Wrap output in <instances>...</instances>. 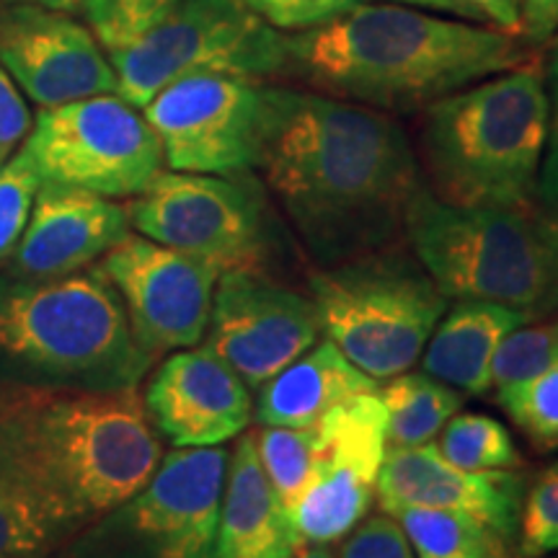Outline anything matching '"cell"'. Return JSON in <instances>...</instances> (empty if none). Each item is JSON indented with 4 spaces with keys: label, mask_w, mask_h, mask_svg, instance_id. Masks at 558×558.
Instances as JSON below:
<instances>
[{
    "label": "cell",
    "mask_w": 558,
    "mask_h": 558,
    "mask_svg": "<svg viewBox=\"0 0 558 558\" xmlns=\"http://www.w3.org/2000/svg\"><path fill=\"white\" fill-rule=\"evenodd\" d=\"M128 207L73 186L41 184L5 275L50 279L94 267L130 235Z\"/></svg>",
    "instance_id": "cell-18"
},
{
    "label": "cell",
    "mask_w": 558,
    "mask_h": 558,
    "mask_svg": "<svg viewBox=\"0 0 558 558\" xmlns=\"http://www.w3.org/2000/svg\"><path fill=\"white\" fill-rule=\"evenodd\" d=\"M388 414V448H418L439 437L445 424L463 407V393L422 373L390 378L380 390Z\"/></svg>",
    "instance_id": "cell-24"
},
{
    "label": "cell",
    "mask_w": 558,
    "mask_h": 558,
    "mask_svg": "<svg viewBox=\"0 0 558 558\" xmlns=\"http://www.w3.org/2000/svg\"><path fill=\"white\" fill-rule=\"evenodd\" d=\"M269 86L239 75L199 73L173 81L143 109L171 171H256L267 130Z\"/></svg>",
    "instance_id": "cell-12"
},
{
    "label": "cell",
    "mask_w": 558,
    "mask_h": 558,
    "mask_svg": "<svg viewBox=\"0 0 558 558\" xmlns=\"http://www.w3.org/2000/svg\"><path fill=\"white\" fill-rule=\"evenodd\" d=\"M535 222H538L543 241H546V246L550 251V259H554L556 292H558V213L546 205H535Z\"/></svg>",
    "instance_id": "cell-39"
},
{
    "label": "cell",
    "mask_w": 558,
    "mask_h": 558,
    "mask_svg": "<svg viewBox=\"0 0 558 558\" xmlns=\"http://www.w3.org/2000/svg\"><path fill=\"white\" fill-rule=\"evenodd\" d=\"M538 194L543 205L558 213V109H554V120H550L546 156H543L538 177Z\"/></svg>",
    "instance_id": "cell-38"
},
{
    "label": "cell",
    "mask_w": 558,
    "mask_h": 558,
    "mask_svg": "<svg viewBox=\"0 0 558 558\" xmlns=\"http://www.w3.org/2000/svg\"><path fill=\"white\" fill-rule=\"evenodd\" d=\"M143 403L173 448H218L254 422L251 388L207 344L177 349L160 362Z\"/></svg>",
    "instance_id": "cell-16"
},
{
    "label": "cell",
    "mask_w": 558,
    "mask_h": 558,
    "mask_svg": "<svg viewBox=\"0 0 558 558\" xmlns=\"http://www.w3.org/2000/svg\"><path fill=\"white\" fill-rule=\"evenodd\" d=\"M393 3L411 5V9H422L432 13H450V16L465 21H478L476 13H473L463 0H393Z\"/></svg>",
    "instance_id": "cell-40"
},
{
    "label": "cell",
    "mask_w": 558,
    "mask_h": 558,
    "mask_svg": "<svg viewBox=\"0 0 558 558\" xmlns=\"http://www.w3.org/2000/svg\"><path fill=\"white\" fill-rule=\"evenodd\" d=\"M0 442L75 535L140 492L163 460L137 388L0 386Z\"/></svg>",
    "instance_id": "cell-3"
},
{
    "label": "cell",
    "mask_w": 558,
    "mask_h": 558,
    "mask_svg": "<svg viewBox=\"0 0 558 558\" xmlns=\"http://www.w3.org/2000/svg\"><path fill=\"white\" fill-rule=\"evenodd\" d=\"M476 19H486L494 29L522 37L520 24V0H463Z\"/></svg>",
    "instance_id": "cell-37"
},
{
    "label": "cell",
    "mask_w": 558,
    "mask_h": 558,
    "mask_svg": "<svg viewBox=\"0 0 558 558\" xmlns=\"http://www.w3.org/2000/svg\"><path fill=\"white\" fill-rule=\"evenodd\" d=\"M41 184L107 199L137 197L163 171V148L137 107L117 94L41 109L24 140Z\"/></svg>",
    "instance_id": "cell-11"
},
{
    "label": "cell",
    "mask_w": 558,
    "mask_h": 558,
    "mask_svg": "<svg viewBox=\"0 0 558 558\" xmlns=\"http://www.w3.org/2000/svg\"><path fill=\"white\" fill-rule=\"evenodd\" d=\"M527 481L518 471H463L439 456L437 445L388 448L378 476L383 512L427 507L465 514L518 546V527Z\"/></svg>",
    "instance_id": "cell-17"
},
{
    "label": "cell",
    "mask_w": 558,
    "mask_h": 558,
    "mask_svg": "<svg viewBox=\"0 0 558 558\" xmlns=\"http://www.w3.org/2000/svg\"><path fill=\"white\" fill-rule=\"evenodd\" d=\"M403 241L452 300H488L543 318L558 313L550 251L530 207H465L418 186Z\"/></svg>",
    "instance_id": "cell-6"
},
{
    "label": "cell",
    "mask_w": 558,
    "mask_h": 558,
    "mask_svg": "<svg viewBox=\"0 0 558 558\" xmlns=\"http://www.w3.org/2000/svg\"><path fill=\"white\" fill-rule=\"evenodd\" d=\"M522 39L543 45L558 32V0H520Z\"/></svg>",
    "instance_id": "cell-36"
},
{
    "label": "cell",
    "mask_w": 558,
    "mask_h": 558,
    "mask_svg": "<svg viewBox=\"0 0 558 558\" xmlns=\"http://www.w3.org/2000/svg\"><path fill=\"white\" fill-rule=\"evenodd\" d=\"M39 186V173L24 150L0 163V264H9L16 254Z\"/></svg>",
    "instance_id": "cell-32"
},
{
    "label": "cell",
    "mask_w": 558,
    "mask_h": 558,
    "mask_svg": "<svg viewBox=\"0 0 558 558\" xmlns=\"http://www.w3.org/2000/svg\"><path fill=\"white\" fill-rule=\"evenodd\" d=\"M373 390L378 383L324 339L264 383L256 396V422L262 427H311L339 403Z\"/></svg>",
    "instance_id": "cell-21"
},
{
    "label": "cell",
    "mask_w": 558,
    "mask_h": 558,
    "mask_svg": "<svg viewBox=\"0 0 558 558\" xmlns=\"http://www.w3.org/2000/svg\"><path fill=\"white\" fill-rule=\"evenodd\" d=\"M556 558H558V556H556Z\"/></svg>",
    "instance_id": "cell-45"
},
{
    "label": "cell",
    "mask_w": 558,
    "mask_h": 558,
    "mask_svg": "<svg viewBox=\"0 0 558 558\" xmlns=\"http://www.w3.org/2000/svg\"><path fill=\"white\" fill-rule=\"evenodd\" d=\"M262 465L288 509L316 476L313 427H264L256 435Z\"/></svg>",
    "instance_id": "cell-27"
},
{
    "label": "cell",
    "mask_w": 558,
    "mask_h": 558,
    "mask_svg": "<svg viewBox=\"0 0 558 558\" xmlns=\"http://www.w3.org/2000/svg\"><path fill=\"white\" fill-rule=\"evenodd\" d=\"M122 298L132 333L153 360L197 347L222 271L145 235H124L94 264Z\"/></svg>",
    "instance_id": "cell-13"
},
{
    "label": "cell",
    "mask_w": 558,
    "mask_h": 558,
    "mask_svg": "<svg viewBox=\"0 0 558 558\" xmlns=\"http://www.w3.org/2000/svg\"><path fill=\"white\" fill-rule=\"evenodd\" d=\"M0 65L41 109L117 94V75L94 32L68 13L0 0Z\"/></svg>",
    "instance_id": "cell-15"
},
{
    "label": "cell",
    "mask_w": 558,
    "mask_h": 558,
    "mask_svg": "<svg viewBox=\"0 0 558 558\" xmlns=\"http://www.w3.org/2000/svg\"><path fill=\"white\" fill-rule=\"evenodd\" d=\"M550 132L541 60L442 96L422 117L427 190L450 205L530 207Z\"/></svg>",
    "instance_id": "cell-5"
},
{
    "label": "cell",
    "mask_w": 558,
    "mask_h": 558,
    "mask_svg": "<svg viewBox=\"0 0 558 558\" xmlns=\"http://www.w3.org/2000/svg\"><path fill=\"white\" fill-rule=\"evenodd\" d=\"M153 362L96 267L50 279L0 271V386L109 393L137 388Z\"/></svg>",
    "instance_id": "cell-4"
},
{
    "label": "cell",
    "mask_w": 558,
    "mask_h": 558,
    "mask_svg": "<svg viewBox=\"0 0 558 558\" xmlns=\"http://www.w3.org/2000/svg\"><path fill=\"white\" fill-rule=\"evenodd\" d=\"M439 456L463 471H518L522 456L497 418L460 411L439 432Z\"/></svg>",
    "instance_id": "cell-26"
},
{
    "label": "cell",
    "mask_w": 558,
    "mask_h": 558,
    "mask_svg": "<svg viewBox=\"0 0 558 558\" xmlns=\"http://www.w3.org/2000/svg\"><path fill=\"white\" fill-rule=\"evenodd\" d=\"M32 132V114L16 81L0 65V163H5Z\"/></svg>",
    "instance_id": "cell-35"
},
{
    "label": "cell",
    "mask_w": 558,
    "mask_h": 558,
    "mask_svg": "<svg viewBox=\"0 0 558 558\" xmlns=\"http://www.w3.org/2000/svg\"><path fill=\"white\" fill-rule=\"evenodd\" d=\"M256 171L316 267L399 246L424 184L396 114L284 86H269Z\"/></svg>",
    "instance_id": "cell-1"
},
{
    "label": "cell",
    "mask_w": 558,
    "mask_h": 558,
    "mask_svg": "<svg viewBox=\"0 0 558 558\" xmlns=\"http://www.w3.org/2000/svg\"><path fill=\"white\" fill-rule=\"evenodd\" d=\"M320 333L375 383L422 357L450 298L401 246L308 271Z\"/></svg>",
    "instance_id": "cell-7"
},
{
    "label": "cell",
    "mask_w": 558,
    "mask_h": 558,
    "mask_svg": "<svg viewBox=\"0 0 558 558\" xmlns=\"http://www.w3.org/2000/svg\"><path fill=\"white\" fill-rule=\"evenodd\" d=\"M295 558H337V556H333L326 546H311V548L300 550Z\"/></svg>",
    "instance_id": "cell-43"
},
{
    "label": "cell",
    "mask_w": 558,
    "mask_h": 558,
    "mask_svg": "<svg viewBox=\"0 0 558 558\" xmlns=\"http://www.w3.org/2000/svg\"><path fill=\"white\" fill-rule=\"evenodd\" d=\"M117 96L145 109L186 75L220 73L269 83L282 78L284 34L243 0H179L169 16L120 50H109Z\"/></svg>",
    "instance_id": "cell-9"
},
{
    "label": "cell",
    "mask_w": 558,
    "mask_h": 558,
    "mask_svg": "<svg viewBox=\"0 0 558 558\" xmlns=\"http://www.w3.org/2000/svg\"><path fill=\"white\" fill-rule=\"evenodd\" d=\"M45 558H50V556H45Z\"/></svg>",
    "instance_id": "cell-44"
},
{
    "label": "cell",
    "mask_w": 558,
    "mask_h": 558,
    "mask_svg": "<svg viewBox=\"0 0 558 558\" xmlns=\"http://www.w3.org/2000/svg\"><path fill=\"white\" fill-rule=\"evenodd\" d=\"M497 403L535 448H558V362L520 386L497 390Z\"/></svg>",
    "instance_id": "cell-29"
},
{
    "label": "cell",
    "mask_w": 558,
    "mask_h": 558,
    "mask_svg": "<svg viewBox=\"0 0 558 558\" xmlns=\"http://www.w3.org/2000/svg\"><path fill=\"white\" fill-rule=\"evenodd\" d=\"M145 239L228 269H269L284 248L267 186L254 171H160L128 205Z\"/></svg>",
    "instance_id": "cell-8"
},
{
    "label": "cell",
    "mask_w": 558,
    "mask_h": 558,
    "mask_svg": "<svg viewBox=\"0 0 558 558\" xmlns=\"http://www.w3.org/2000/svg\"><path fill=\"white\" fill-rule=\"evenodd\" d=\"M558 362V316L522 324L501 341L492 362V388L520 386Z\"/></svg>",
    "instance_id": "cell-28"
},
{
    "label": "cell",
    "mask_w": 558,
    "mask_h": 558,
    "mask_svg": "<svg viewBox=\"0 0 558 558\" xmlns=\"http://www.w3.org/2000/svg\"><path fill=\"white\" fill-rule=\"evenodd\" d=\"M378 476L380 473L352 460L320 465L308 488L290 507L300 541L311 546H329L347 538L367 518Z\"/></svg>",
    "instance_id": "cell-22"
},
{
    "label": "cell",
    "mask_w": 558,
    "mask_h": 558,
    "mask_svg": "<svg viewBox=\"0 0 558 558\" xmlns=\"http://www.w3.org/2000/svg\"><path fill=\"white\" fill-rule=\"evenodd\" d=\"M205 337L251 390H259L318 344L320 324L311 295L269 269H228L215 284Z\"/></svg>",
    "instance_id": "cell-14"
},
{
    "label": "cell",
    "mask_w": 558,
    "mask_h": 558,
    "mask_svg": "<svg viewBox=\"0 0 558 558\" xmlns=\"http://www.w3.org/2000/svg\"><path fill=\"white\" fill-rule=\"evenodd\" d=\"M535 60L527 39L494 26L362 0L329 24L284 34L282 78L396 114Z\"/></svg>",
    "instance_id": "cell-2"
},
{
    "label": "cell",
    "mask_w": 558,
    "mask_h": 558,
    "mask_svg": "<svg viewBox=\"0 0 558 558\" xmlns=\"http://www.w3.org/2000/svg\"><path fill=\"white\" fill-rule=\"evenodd\" d=\"M243 3L277 32L295 34L329 24L362 0H243Z\"/></svg>",
    "instance_id": "cell-33"
},
{
    "label": "cell",
    "mask_w": 558,
    "mask_h": 558,
    "mask_svg": "<svg viewBox=\"0 0 558 558\" xmlns=\"http://www.w3.org/2000/svg\"><path fill=\"white\" fill-rule=\"evenodd\" d=\"M416 558H509L505 541L465 514L409 507L393 512Z\"/></svg>",
    "instance_id": "cell-25"
},
{
    "label": "cell",
    "mask_w": 558,
    "mask_h": 558,
    "mask_svg": "<svg viewBox=\"0 0 558 558\" xmlns=\"http://www.w3.org/2000/svg\"><path fill=\"white\" fill-rule=\"evenodd\" d=\"M339 558H416V554L399 520L383 512L362 520L347 535Z\"/></svg>",
    "instance_id": "cell-34"
},
{
    "label": "cell",
    "mask_w": 558,
    "mask_h": 558,
    "mask_svg": "<svg viewBox=\"0 0 558 558\" xmlns=\"http://www.w3.org/2000/svg\"><path fill=\"white\" fill-rule=\"evenodd\" d=\"M228 450L173 448L148 484L90 522L58 558H215Z\"/></svg>",
    "instance_id": "cell-10"
},
{
    "label": "cell",
    "mask_w": 558,
    "mask_h": 558,
    "mask_svg": "<svg viewBox=\"0 0 558 558\" xmlns=\"http://www.w3.org/2000/svg\"><path fill=\"white\" fill-rule=\"evenodd\" d=\"M533 320L527 313L488 300H456L437 320L422 352V369L465 396L492 390V362L501 341Z\"/></svg>",
    "instance_id": "cell-20"
},
{
    "label": "cell",
    "mask_w": 558,
    "mask_h": 558,
    "mask_svg": "<svg viewBox=\"0 0 558 558\" xmlns=\"http://www.w3.org/2000/svg\"><path fill=\"white\" fill-rule=\"evenodd\" d=\"M3 3H29V5H41V9L60 11V13L83 11V0H3Z\"/></svg>",
    "instance_id": "cell-41"
},
{
    "label": "cell",
    "mask_w": 558,
    "mask_h": 558,
    "mask_svg": "<svg viewBox=\"0 0 558 558\" xmlns=\"http://www.w3.org/2000/svg\"><path fill=\"white\" fill-rule=\"evenodd\" d=\"M518 558L558 554V460L525 488L518 527Z\"/></svg>",
    "instance_id": "cell-31"
},
{
    "label": "cell",
    "mask_w": 558,
    "mask_h": 558,
    "mask_svg": "<svg viewBox=\"0 0 558 558\" xmlns=\"http://www.w3.org/2000/svg\"><path fill=\"white\" fill-rule=\"evenodd\" d=\"M179 0H83L88 26L104 50H120L158 26Z\"/></svg>",
    "instance_id": "cell-30"
},
{
    "label": "cell",
    "mask_w": 558,
    "mask_h": 558,
    "mask_svg": "<svg viewBox=\"0 0 558 558\" xmlns=\"http://www.w3.org/2000/svg\"><path fill=\"white\" fill-rule=\"evenodd\" d=\"M70 538V522L0 442V558H45Z\"/></svg>",
    "instance_id": "cell-23"
},
{
    "label": "cell",
    "mask_w": 558,
    "mask_h": 558,
    "mask_svg": "<svg viewBox=\"0 0 558 558\" xmlns=\"http://www.w3.org/2000/svg\"><path fill=\"white\" fill-rule=\"evenodd\" d=\"M550 78H554V101L558 109V32H556V41H554V54H550Z\"/></svg>",
    "instance_id": "cell-42"
},
{
    "label": "cell",
    "mask_w": 558,
    "mask_h": 558,
    "mask_svg": "<svg viewBox=\"0 0 558 558\" xmlns=\"http://www.w3.org/2000/svg\"><path fill=\"white\" fill-rule=\"evenodd\" d=\"M300 533L264 471L254 432H243L228 458L215 558H295Z\"/></svg>",
    "instance_id": "cell-19"
}]
</instances>
